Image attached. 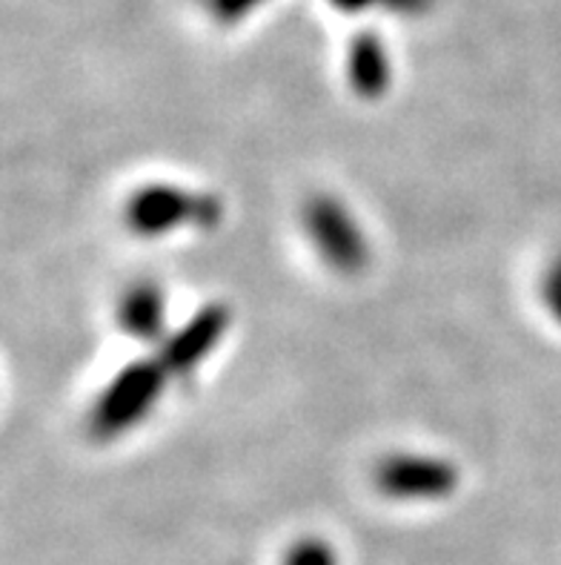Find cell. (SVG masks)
Masks as SVG:
<instances>
[{
  "label": "cell",
  "mask_w": 561,
  "mask_h": 565,
  "mask_svg": "<svg viewBox=\"0 0 561 565\" xmlns=\"http://www.w3.org/2000/svg\"><path fill=\"white\" fill-rule=\"evenodd\" d=\"M166 367L158 359L129 362L98 396L89 419V430L98 439H115L143 423L166 385Z\"/></svg>",
  "instance_id": "cell-1"
},
{
  "label": "cell",
  "mask_w": 561,
  "mask_h": 565,
  "mask_svg": "<svg viewBox=\"0 0 561 565\" xmlns=\"http://www.w3.org/2000/svg\"><path fill=\"white\" fill-rule=\"evenodd\" d=\"M224 207L215 195L190 193L172 184H150L138 190L127 204V224L138 236H166L184 224L201 230L218 227Z\"/></svg>",
  "instance_id": "cell-2"
},
{
  "label": "cell",
  "mask_w": 561,
  "mask_h": 565,
  "mask_svg": "<svg viewBox=\"0 0 561 565\" xmlns=\"http://www.w3.org/2000/svg\"><path fill=\"white\" fill-rule=\"evenodd\" d=\"M304 227L319 256L342 276H356L370 265V244L349 210L333 195L319 193L306 199Z\"/></svg>",
  "instance_id": "cell-3"
},
{
  "label": "cell",
  "mask_w": 561,
  "mask_h": 565,
  "mask_svg": "<svg viewBox=\"0 0 561 565\" xmlns=\"http://www.w3.org/2000/svg\"><path fill=\"white\" fill-rule=\"evenodd\" d=\"M376 488L392 500H441L458 486V468L447 459L392 454L376 466Z\"/></svg>",
  "instance_id": "cell-4"
},
{
  "label": "cell",
  "mask_w": 561,
  "mask_h": 565,
  "mask_svg": "<svg viewBox=\"0 0 561 565\" xmlns=\"http://www.w3.org/2000/svg\"><path fill=\"white\" fill-rule=\"evenodd\" d=\"M229 324H233V313H229L227 305H220V301L206 305V308L192 316L184 328L164 339L158 362L166 367V373H175V376L195 371L201 365V359L209 356L218 348L220 337L227 333Z\"/></svg>",
  "instance_id": "cell-5"
},
{
  "label": "cell",
  "mask_w": 561,
  "mask_h": 565,
  "mask_svg": "<svg viewBox=\"0 0 561 565\" xmlns=\"http://www.w3.org/2000/svg\"><path fill=\"white\" fill-rule=\"evenodd\" d=\"M118 322L129 337L141 339V342H158V339L164 342V290L155 281H141V285L129 287L118 305Z\"/></svg>",
  "instance_id": "cell-6"
},
{
  "label": "cell",
  "mask_w": 561,
  "mask_h": 565,
  "mask_svg": "<svg viewBox=\"0 0 561 565\" xmlns=\"http://www.w3.org/2000/svg\"><path fill=\"white\" fill-rule=\"evenodd\" d=\"M349 84L367 100H376L387 93L390 66H387L381 43L373 35H362L353 43V52H349Z\"/></svg>",
  "instance_id": "cell-7"
},
{
  "label": "cell",
  "mask_w": 561,
  "mask_h": 565,
  "mask_svg": "<svg viewBox=\"0 0 561 565\" xmlns=\"http://www.w3.org/2000/svg\"><path fill=\"white\" fill-rule=\"evenodd\" d=\"M284 565H335V554L321 540H301L290 548Z\"/></svg>",
  "instance_id": "cell-8"
},
{
  "label": "cell",
  "mask_w": 561,
  "mask_h": 565,
  "mask_svg": "<svg viewBox=\"0 0 561 565\" xmlns=\"http://www.w3.org/2000/svg\"><path fill=\"white\" fill-rule=\"evenodd\" d=\"M541 301L550 310L555 322L561 324V258L541 276Z\"/></svg>",
  "instance_id": "cell-9"
},
{
  "label": "cell",
  "mask_w": 561,
  "mask_h": 565,
  "mask_svg": "<svg viewBox=\"0 0 561 565\" xmlns=\"http://www.w3.org/2000/svg\"><path fill=\"white\" fill-rule=\"evenodd\" d=\"M559 258H561V256H559Z\"/></svg>",
  "instance_id": "cell-10"
}]
</instances>
